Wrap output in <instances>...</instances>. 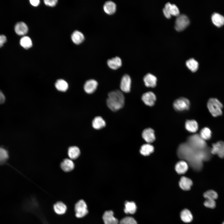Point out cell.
Segmentation results:
<instances>
[{"label":"cell","instance_id":"obj_1","mask_svg":"<svg viewBox=\"0 0 224 224\" xmlns=\"http://www.w3.org/2000/svg\"><path fill=\"white\" fill-rule=\"evenodd\" d=\"M106 100L109 108L113 111H117L123 107L125 98L123 92L119 90L110 92Z\"/></svg>","mask_w":224,"mask_h":224},{"label":"cell","instance_id":"obj_2","mask_svg":"<svg viewBox=\"0 0 224 224\" xmlns=\"http://www.w3.org/2000/svg\"><path fill=\"white\" fill-rule=\"evenodd\" d=\"M207 106L213 116L216 117L222 115L223 105L217 99L214 98L209 99L207 102Z\"/></svg>","mask_w":224,"mask_h":224},{"label":"cell","instance_id":"obj_3","mask_svg":"<svg viewBox=\"0 0 224 224\" xmlns=\"http://www.w3.org/2000/svg\"><path fill=\"white\" fill-rule=\"evenodd\" d=\"M189 20L188 17L184 14H179L176 18L175 27L179 31L184 29L189 24Z\"/></svg>","mask_w":224,"mask_h":224},{"label":"cell","instance_id":"obj_4","mask_svg":"<svg viewBox=\"0 0 224 224\" xmlns=\"http://www.w3.org/2000/svg\"><path fill=\"white\" fill-rule=\"evenodd\" d=\"M190 105V102L187 98L180 97L174 101L173 106L176 111H181L188 110Z\"/></svg>","mask_w":224,"mask_h":224},{"label":"cell","instance_id":"obj_5","mask_svg":"<svg viewBox=\"0 0 224 224\" xmlns=\"http://www.w3.org/2000/svg\"><path fill=\"white\" fill-rule=\"evenodd\" d=\"M76 216L77 218H82L88 213L87 206L85 202L83 200L78 201L75 206Z\"/></svg>","mask_w":224,"mask_h":224},{"label":"cell","instance_id":"obj_6","mask_svg":"<svg viewBox=\"0 0 224 224\" xmlns=\"http://www.w3.org/2000/svg\"><path fill=\"white\" fill-rule=\"evenodd\" d=\"M204 140L198 134L189 137L188 140L189 144L191 147L195 148H203L205 145Z\"/></svg>","mask_w":224,"mask_h":224},{"label":"cell","instance_id":"obj_7","mask_svg":"<svg viewBox=\"0 0 224 224\" xmlns=\"http://www.w3.org/2000/svg\"><path fill=\"white\" fill-rule=\"evenodd\" d=\"M131 83V80L130 76L128 74H124L122 77L120 83V88L122 91L128 93L130 91Z\"/></svg>","mask_w":224,"mask_h":224},{"label":"cell","instance_id":"obj_8","mask_svg":"<svg viewBox=\"0 0 224 224\" xmlns=\"http://www.w3.org/2000/svg\"><path fill=\"white\" fill-rule=\"evenodd\" d=\"M211 150V153L217 154L221 158H224V142L220 141L213 144Z\"/></svg>","mask_w":224,"mask_h":224},{"label":"cell","instance_id":"obj_9","mask_svg":"<svg viewBox=\"0 0 224 224\" xmlns=\"http://www.w3.org/2000/svg\"><path fill=\"white\" fill-rule=\"evenodd\" d=\"M142 100L145 105L151 106L154 105L156 100V97L152 92L148 91L142 95Z\"/></svg>","mask_w":224,"mask_h":224},{"label":"cell","instance_id":"obj_10","mask_svg":"<svg viewBox=\"0 0 224 224\" xmlns=\"http://www.w3.org/2000/svg\"><path fill=\"white\" fill-rule=\"evenodd\" d=\"M102 219L105 224H119L118 220L114 217V213L111 210L105 212Z\"/></svg>","mask_w":224,"mask_h":224},{"label":"cell","instance_id":"obj_11","mask_svg":"<svg viewBox=\"0 0 224 224\" xmlns=\"http://www.w3.org/2000/svg\"><path fill=\"white\" fill-rule=\"evenodd\" d=\"M98 85V82L96 80L93 79H89L85 83L84 89L86 93L92 94L96 90Z\"/></svg>","mask_w":224,"mask_h":224},{"label":"cell","instance_id":"obj_12","mask_svg":"<svg viewBox=\"0 0 224 224\" xmlns=\"http://www.w3.org/2000/svg\"><path fill=\"white\" fill-rule=\"evenodd\" d=\"M145 85L147 87H154L156 85L157 79L154 75L148 73L143 78Z\"/></svg>","mask_w":224,"mask_h":224},{"label":"cell","instance_id":"obj_13","mask_svg":"<svg viewBox=\"0 0 224 224\" xmlns=\"http://www.w3.org/2000/svg\"><path fill=\"white\" fill-rule=\"evenodd\" d=\"M142 137L148 143H151L155 140L154 130L151 128L145 129L142 132Z\"/></svg>","mask_w":224,"mask_h":224},{"label":"cell","instance_id":"obj_14","mask_svg":"<svg viewBox=\"0 0 224 224\" xmlns=\"http://www.w3.org/2000/svg\"><path fill=\"white\" fill-rule=\"evenodd\" d=\"M107 63L108 66L111 69L116 70L120 67L122 65L121 58L116 56L108 60Z\"/></svg>","mask_w":224,"mask_h":224},{"label":"cell","instance_id":"obj_15","mask_svg":"<svg viewBox=\"0 0 224 224\" xmlns=\"http://www.w3.org/2000/svg\"><path fill=\"white\" fill-rule=\"evenodd\" d=\"M15 30L16 33L18 35H25L27 33L28 28L25 23L20 22L16 24L15 27Z\"/></svg>","mask_w":224,"mask_h":224},{"label":"cell","instance_id":"obj_16","mask_svg":"<svg viewBox=\"0 0 224 224\" xmlns=\"http://www.w3.org/2000/svg\"><path fill=\"white\" fill-rule=\"evenodd\" d=\"M193 184L192 180L189 178L185 176L182 177L179 182V185L182 189L189 190L190 189Z\"/></svg>","mask_w":224,"mask_h":224},{"label":"cell","instance_id":"obj_17","mask_svg":"<svg viewBox=\"0 0 224 224\" xmlns=\"http://www.w3.org/2000/svg\"><path fill=\"white\" fill-rule=\"evenodd\" d=\"M105 121L101 116L96 117L92 121V127L96 129H100L105 127Z\"/></svg>","mask_w":224,"mask_h":224},{"label":"cell","instance_id":"obj_18","mask_svg":"<svg viewBox=\"0 0 224 224\" xmlns=\"http://www.w3.org/2000/svg\"><path fill=\"white\" fill-rule=\"evenodd\" d=\"M62 169L65 172H69L72 171L74 167L73 162L70 159H64L60 165Z\"/></svg>","mask_w":224,"mask_h":224},{"label":"cell","instance_id":"obj_19","mask_svg":"<svg viewBox=\"0 0 224 224\" xmlns=\"http://www.w3.org/2000/svg\"><path fill=\"white\" fill-rule=\"evenodd\" d=\"M116 4L111 1L106 2L103 6V9L105 12L108 14L114 13L116 10Z\"/></svg>","mask_w":224,"mask_h":224},{"label":"cell","instance_id":"obj_20","mask_svg":"<svg viewBox=\"0 0 224 224\" xmlns=\"http://www.w3.org/2000/svg\"><path fill=\"white\" fill-rule=\"evenodd\" d=\"M211 19L213 23L217 27L221 26L224 24V17L218 13H213Z\"/></svg>","mask_w":224,"mask_h":224},{"label":"cell","instance_id":"obj_21","mask_svg":"<svg viewBox=\"0 0 224 224\" xmlns=\"http://www.w3.org/2000/svg\"><path fill=\"white\" fill-rule=\"evenodd\" d=\"M185 127L189 131L194 133L198 130V125L197 122L195 120H188L185 122Z\"/></svg>","mask_w":224,"mask_h":224},{"label":"cell","instance_id":"obj_22","mask_svg":"<svg viewBox=\"0 0 224 224\" xmlns=\"http://www.w3.org/2000/svg\"><path fill=\"white\" fill-rule=\"evenodd\" d=\"M124 212L126 214H133L136 211L137 206L135 203L133 201H126L125 203Z\"/></svg>","mask_w":224,"mask_h":224},{"label":"cell","instance_id":"obj_23","mask_svg":"<svg viewBox=\"0 0 224 224\" xmlns=\"http://www.w3.org/2000/svg\"><path fill=\"white\" fill-rule=\"evenodd\" d=\"M71 38L75 44H78L82 43L84 40V36L81 32L76 30L72 34Z\"/></svg>","mask_w":224,"mask_h":224},{"label":"cell","instance_id":"obj_24","mask_svg":"<svg viewBox=\"0 0 224 224\" xmlns=\"http://www.w3.org/2000/svg\"><path fill=\"white\" fill-rule=\"evenodd\" d=\"M53 207L55 212L59 215L65 213L67 209L66 206L61 202H57L54 204Z\"/></svg>","mask_w":224,"mask_h":224},{"label":"cell","instance_id":"obj_25","mask_svg":"<svg viewBox=\"0 0 224 224\" xmlns=\"http://www.w3.org/2000/svg\"><path fill=\"white\" fill-rule=\"evenodd\" d=\"M180 216L181 220L185 223L191 222L193 219V216L191 212L187 209L183 210L181 212Z\"/></svg>","mask_w":224,"mask_h":224},{"label":"cell","instance_id":"obj_26","mask_svg":"<svg viewBox=\"0 0 224 224\" xmlns=\"http://www.w3.org/2000/svg\"><path fill=\"white\" fill-rule=\"evenodd\" d=\"M188 169V166L187 163L184 161L178 162L176 165L175 169L176 172L179 174H182L186 172Z\"/></svg>","mask_w":224,"mask_h":224},{"label":"cell","instance_id":"obj_27","mask_svg":"<svg viewBox=\"0 0 224 224\" xmlns=\"http://www.w3.org/2000/svg\"><path fill=\"white\" fill-rule=\"evenodd\" d=\"M165 7L168 10L171 15L177 16L180 14L179 9L174 4H171L170 2H167L165 4Z\"/></svg>","mask_w":224,"mask_h":224},{"label":"cell","instance_id":"obj_28","mask_svg":"<svg viewBox=\"0 0 224 224\" xmlns=\"http://www.w3.org/2000/svg\"><path fill=\"white\" fill-rule=\"evenodd\" d=\"M186 64L188 68L193 72H196L198 68V62L193 58L187 60L186 62Z\"/></svg>","mask_w":224,"mask_h":224},{"label":"cell","instance_id":"obj_29","mask_svg":"<svg viewBox=\"0 0 224 224\" xmlns=\"http://www.w3.org/2000/svg\"><path fill=\"white\" fill-rule=\"evenodd\" d=\"M55 85L58 90L63 92L66 91L68 87V83L65 80L62 79L57 80Z\"/></svg>","mask_w":224,"mask_h":224},{"label":"cell","instance_id":"obj_30","mask_svg":"<svg viewBox=\"0 0 224 224\" xmlns=\"http://www.w3.org/2000/svg\"><path fill=\"white\" fill-rule=\"evenodd\" d=\"M80 150L76 146L70 147L68 149V154L69 157L72 159L77 158L80 155Z\"/></svg>","mask_w":224,"mask_h":224},{"label":"cell","instance_id":"obj_31","mask_svg":"<svg viewBox=\"0 0 224 224\" xmlns=\"http://www.w3.org/2000/svg\"><path fill=\"white\" fill-rule=\"evenodd\" d=\"M154 148L152 145L147 144L142 145L140 149V152L144 156H148L154 151Z\"/></svg>","mask_w":224,"mask_h":224},{"label":"cell","instance_id":"obj_32","mask_svg":"<svg viewBox=\"0 0 224 224\" xmlns=\"http://www.w3.org/2000/svg\"><path fill=\"white\" fill-rule=\"evenodd\" d=\"M20 44L24 48L28 49L32 46V42L30 38L27 36L23 37L20 40Z\"/></svg>","mask_w":224,"mask_h":224},{"label":"cell","instance_id":"obj_33","mask_svg":"<svg viewBox=\"0 0 224 224\" xmlns=\"http://www.w3.org/2000/svg\"><path fill=\"white\" fill-rule=\"evenodd\" d=\"M211 134L212 132L210 129L207 127H205L200 131L199 136L203 140H208L211 138Z\"/></svg>","mask_w":224,"mask_h":224},{"label":"cell","instance_id":"obj_34","mask_svg":"<svg viewBox=\"0 0 224 224\" xmlns=\"http://www.w3.org/2000/svg\"><path fill=\"white\" fill-rule=\"evenodd\" d=\"M203 196L206 199L215 200L218 197L217 193L212 190H208L203 194Z\"/></svg>","mask_w":224,"mask_h":224},{"label":"cell","instance_id":"obj_35","mask_svg":"<svg viewBox=\"0 0 224 224\" xmlns=\"http://www.w3.org/2000/svg\"><path fill=\"white\" fill-rule=\"evenodd\" d=\"M119 224H137V223L133 218L128 216L122 218Z\"/></svg>","mask_w":224,"mask_h":224},{"label":"cell","instance_id":"obj_36","mask_svg":"<svg viewBox=\"0 0 224 224\" xmlns=\"http://www.w3.org/2000/svg\"><path fill=\"white\" fill-rule=\"evenodd\" d=\"M204 205L207 208H214L216 207V203L214 200L206 199L204 203Z\"/></svg>","mask_w":224,"mask_h":224},{"label":"cell","instance_id":"obj_37","mask_svg":"<svg viewBox=\"0 0 224 224\" xmlns=\"http://www.w3.org/2000/svg\"><path fill=\"white\" fill-rule=\"evenodd\" d=\"M8 157L7 152L3 148L0 147V162L5 161Z\"/></svg>","mask_w":224,"mask_h":224},{"label":"cell","instance_id":"obj_38","mask_svg":"<svg viewBox=\"0 0 224 224\" xmlns=\"http://www.w3.org/2000/svg\"><path fill=\"white\" fill-rule=\"evenodd\" d=\"M57 1V0H46L44 1V2L46 5L51 7L55 6L56 5Z\"/></svg>","mask_w":224,"mask_h":224},{"label":"cell","instance_id":"obj_39","mask_svg":"<svg viewBox=\"0 0 224 224\" xmlns=\"http://www.w3.org/2000/svg\"><path fill=\"white\" fill-rule=\"evenodd\" d=\"M6 41V38L3 35H0V48L2 47Z\"/></svg>","mask_w":224,"mask_h":224},{"label":"cell","instance_id":"obj_40","mask_svg":"<svg viewBox=\"0 0 224 224\" xmlns=\"http://www.w3.org/2000/svg\"><path fill=\"white\" fill-rule=\"evenodd\" d=\"M163 11L164 15L166 17L170 18L171 17V15L168 10L165 7L163 8Z\"/></svg>","mask_w":224,"mask_h":224},{"label":"cell","instance_id":"obj_41","mask_svg":"<svg viewBox=\"0 0 224 224\" xmlns=\"http://www.w3.org/2000/svg\"><path fill=\"white\" fill-rule=\"evenodd\" d=\"M30 2L32 5L35 7L38 6L40 3V1L39 0H30Z\"/></svg>","mask_w":224,"mask_h":224},{"label":"cell","instance_id":"obj_42","mask_svg":"<svg viewBox=\"0 0 224 224\" xmlns=\"http://www.w3.org/2000/svg\"><path fill=\"white\" fill-rule=\"evenodd\" d=\"M5 97L2 93L0 90V104H2L4 103L5 100Z\"/></svg>","mask_w":224,"mask_h":224},{"label":"cell","instance_id":"obj_43","mask_svg":"<svg viewBox=\"0 0 224 224\" xmlns=\"http://www.w3.org/2000/svg\"><path fill=\"white\" fill-rule=\"evenodd\" d=\"M222 224H224V221L223 222Z\"/></svg>","mask_w":224,"mask_h":224}]
</instances>
